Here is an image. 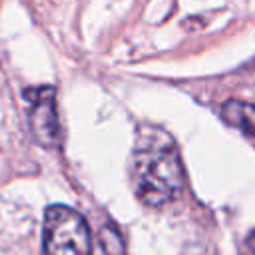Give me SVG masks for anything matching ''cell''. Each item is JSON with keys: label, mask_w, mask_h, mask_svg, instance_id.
I'll return each instance as SVG.
<instances>
[{"label": "cell", "mask_w": 255, "mask_h": 255, "mask_svg": "<svg viewBox=\"0 0 255 255\" xmlns=\"http://www.w3.org/2000/svg\"><path fill=\"white\" fill-rule=\"evenodd\" d=\"M131 181L135 195L147 205L171 201L183 185V169L177 151L167 143H145L137 147L131 161Z\"/></svg>", "instance_id": "obj_1"}, {"label": "cell", "mask_w": 255, "mask_h": 255, "mask_svg": "<svg viewBox=\"0 0 255 255\" xmlns=\"http://www.w3.org/2000/svg\"><path fill=\"white\" fill-rule=\"evenodd\" d=\"M26 100L30 102V124H32L36 137L46 145H54L58 141V133H60L54 90L48 86L28 90Z\"/></svg>", "instance_id": "obj_3"}, {"label": "cell", "mask_w": 255, "mask_h": 255, "mask_svg": "<svg viewBox=\"0 0 255 255\" xmlns=\"http://www.w3.org/2000/svg\"><path fill=\"white\" fill-rule=\"evenodd\" d=\"M44 255H92L84 217L66 205H52L44 217Z\"/></svg>", "instance_id": "obj_2"}, {"label": "cell", "mask_w": 255, "mask_h": 255, "mask_svg": "<svg viewBox=\"0 0 255 255\" xmlns=\"http://www.w3.org/2000/svg\"><path fill=\"white\" fill-rule=\"evenodd\" d=\"M223 116L231 126H237L243 131L255 135V104L227 102L223 106Z\"/></svg>", "instance_id": "obj_4"}, {"label": "cell", "mask_w": 255, "mask_h": 255, "mask_svg": "<svg viewBox=\"0 0 255 255\" xmlns=\"http://www.w3.org/2000/svg\"><path fill=\"white\" fill-rule=\"evenodd\" d=\"M247 247H249V249L255 253V231L249 235V239H247Z\"/></svg>", "instance_id": "obj_5"}]
</instances>
